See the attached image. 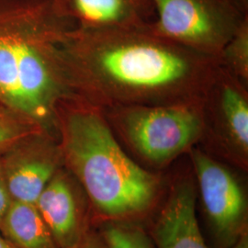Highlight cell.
Segmentation results:
<instances>
[{
	"label": "cell",
	"mask_w": 248,
	"mask_h": 248,
	"mask_svg": "<svg viewBox=\"0 0 248 248\" xmlns=\"http://www.w3.org/2000/svg\"><path fill=\"white\" fill-rule=\"evenodd\" d=\"M150 25L71 29L61 44L70 92L101 109L201 98L219 60L156 34Z\"/></svg>",
	"instance_id": "1"
},
{
	"label": "cell",
	"mask_w": 248,
	"mask_h": 248,
	"mask_svg": "<svg viewBox=\"0 0 248 248\" xmlns=\"http://www.w3.org/2000/svg\"><path fill=\"white\" fill-rule=\"evenodd\" d=\"M54 121L63 167L85 189L97 228L107 223L145 226L164 195L167 176L141 167L124 151L101 108L69 93Z\"/></svg>",
	"instance_id": "2"
},
{
	"label": "cell",
	"mask_w": 248,
	"mask_h": 248,
	"mask_svg": "<svg viewBox=\"0 0 248 248\" xmlns=\"http://www.w3.org/2000/svg\"><path fill=\"white\" fill-rule=\"evenodd\" d=\"M74 29L51 0H0V105L33 120L56 137V103L71 93L61 44Z\"/></svg>",
	"instance_id": "3"
},
{
	"label": "cell",
	"mask_w": 248,
	"mask_h": 248,
	"mask_svg": "<svg viewBox=\"0 0 248 248\" xmlns=\"http://www.w3.org/2000/svg\"><path fill=\"white\" fill-rule=\"evenodd\" d=\"M124 151L141 167L165 172L197 145L202 133V97L160 105L101 109Z\"/></svg>",
	"instance_id": "4"
},
{
	"label": "cell",
	"mask_w": 248,
	"mask_h": 248,
	"mask_svg": "<svg viewBox=\"0 0 248 248\" xmlns=\"http://www.w3.org/2000/svg\"><path fill=\"white\" fill-rule=\"evenodd\" d=\"M195 176L204 238L210 248H230L248 232V172L195 145L186 154Z\"/></svg>",
	"instance_id": "5"
},
{
	"label": "cell",
	"mask_w": 248,
	"mask_h": 248,
	"mask_svg": "<svg viewBox=\"0 0 248 248\" xmlns=\"http://www.w3.org/2000/svg\"><path fill=\"white\" fill-rule=\"evenodd\" d=\"M197 146L248 173V87L220 65L202 96Z\"/></svg>",
	"instance_id": "6"
},
{
	"label": "cell",
	"mask_w": 248,
	"mask_h": 248,
	"mask_svg": "<svg viewBox=\"0 0 248 248\" xmlns=\"http://www.w3.org/2000/svg\"><path fill=\"white\" fill-rule=\"evenodd\" d=\"M156 34L219 60L222 48L248 17L222 0H152Z\"/></svg>",
	"instance_id": "7"
},
{
	"label": "cell",
	"mask_w": 248,
	"mask_h": 248,
	"mask_svg": "<svg viewBox=\"0 0 248 248\" xmlns=\"http://www.w3.org/2000/svg\"><path fill=\"white\" fill-rule=\"evenodd\" d=\"M164 195L144 226L153 248H210L196 211L195 176L187 155L167 171Z\"/></svg>",
	"instance_id": "8"
},
{
	"label": "cell",
	"mask_w": 248,
	"mask_h": 248,
	"mask_svg": "<svg viewBox=\"0 0 248 248\" xmlns=\"http://www.w3.org/2000/svg\"><path fill=\"white\" fill-rule=\"evenodd\" d=\"M0 161L11 200L31 203L63 167L58 137L46 131L20 139L0 155Z\"/></svg>",
	"instance_id": "9"
},
{
	"label": "cell",
	"mask_w": 248,
	"mask_h": 248,
	"mask_svg": "<svg viewBox=\"0 0 248 248\" xmlns=\"http://www.w3.org/2000/svg\"><path fill=\"white\" fill-rule=\"evenodd\" d=\"M34 203L59 248H71L97 228L89 196L64 167L55 173Z\"/></svg>",
	"instance_id": "10"
},
{
	"label": "cell",
	"mask_w": 248,
	"mask_h": 248,
	"mask_svg": "<svg viewBox=\"0 0 248 248\" xmlns=\"http://www.w3.org/2000/svg\"><path fill=\"white\" fill-rule=\"evenodd\" d=\"M54 11L76 29L108 31L148 26L155 19L152 0H51Z\"/></svg>",
	"instance_id": "11"
},
{
	"label": "cell",
	"mask_w": 248,
	"mask_h": 248,
	"mask_svg": "<svg viewBox=\"0 0 248 248\" xmlns=\"http://www.w3.org/2000/svg\"><path fill=\"white\" fill-rule=\"evenodd\" d=\"M0 234L15 248H59L35 203L11 201Z\"/></svg>",
	"instance_id": "12"
},
{
	"label": "cell",
	"mask_w": 248,
	"mask_h": 248,
	"mask_svg": "<svg viewBox=\"0 0 248 248\" xmlns=\"http://www.w3.org/2000/svg\"><path fill=\"white\" fill-rule=\"evenodd\" d=\"M219 65L248 87V17L222 48Z\"/></svg>",
	"instance_id": "13"
},
{
	"label": "cell",
	"mask_w": 248,
	"mask_h": 248,
	"mask_svg": "<svg viewBox=\"0 0 248 248\" xmlns=\"http://www.w3.org/2000/svg\"><path fill=\"white\" fill-rule=\"evenodd\" d=\"M39 131L45 130L31 118L8 107L0 106V155L27 135Z\"/></svg>",
	"instance_id": "14"
},
{
	"label": "cell",
	"mask_w": 248,
	"mask_h": 248,
	"mask_svg": "<svg viewBox=\"0 0 248 248\" xmlns=\"http://www.w3.org/2000/svg\"><path fill=\"white\" fill-rule=\"evenodd\" d=\"M98 229L108 248H153L147 232L141 225L107 223Z\"/></svg>",
	"instance_id": "15"
},
{
	"label": "cell",
	"mask_w": 248,
	"mask_h": 248,
	"mask_svg": "<svg viewBox=\"0 0 248 248\" xmlns=\"http://www.w3.org/2000/svg\"><path fill=\"white\" fill-rule=\"evenodd\" d=\"M71 248H108V246L99 229L94 228Z\"/></svg>",
	"instance_id": "16"
},
{
	"label": "cell",
	"mask_w": 248,
	"mask_h": 248,
	"mask_svg": "<svg viewBox=\"0 0 248 248\" xmlns=\"http://www.w3.org/2000/svg\"><path fill=\"white\" fill-rule=\"evenodd\" d=\"M11 201L12 200L8 191V187L6 185V181H5V177H4L2 166H1V161H0V222L2 220L3 215L6 213L7 209L9 208Z\"/></svg>",
	"instance_id": "17"
},
{
	"label": "cell",
	"mask_w": 248,
	"mask_h": 248,
	"mask_svg": "<svg viewBox=\"0 0 248 248\" xmlns=\"http://www.w3.org/2000/svg\"><path fill=\"white\" fill-rule=\"evenodd\" d=\"M228 3L244 16L248 15V0H222Z\"/></svg>",
	"instance_id": "18"
},
{
	"label": "cell",
	"mask_w": 248,
	"mask_h": 248,
	"mask_svg": "<svg viewBox=\"0 0 248 248\" xmlns=\"http://www.w3.org/2000/svg\"><path fill=\"white\" fill-rule=\"evenodd\" d=\"M230 248H248V232H245Z\"/></svg>",
	"instance_id": "19"
},
{
	"label": "cell",
	"mask_w": 248,
	"mask_h": 248,
	"mask_svg": "<svg viewBox=\"0 0 248 248\" xmlns=\"http://www.w3.org/2000/svg\"><path fill=\"white\" fill-rule=\"evenodd\" d=\"M0 248H15L0 234Z\"/></svg>",
	"instance_id": "20"
},
{
	"label": "cell",
	"mask_w": 248,
	"mask_h": 248,
	"mask_svg": "<svg viewBox=\"0 0 248 248\" xmlns=\"http://www.w3.org/2000/svg\"><path fill=\"white\" fill-rule=\"evenodd\" d=\"M0 106H2V105H0Z\"/></svg>",
	"instance_id": "21"
}]
</instances>
